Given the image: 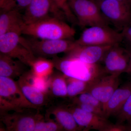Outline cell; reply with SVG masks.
Instances as JSON below:
<instances>
[{"mask_svg":"<svg viewBox=\"0 0 131 131\" xmlns=\"http://www.w3.org/2000/svg\"><path fill=\"white\" fill-rule=\"evenodd\" d=\"M75 33L74 28L63 20L56 17L34 24H25L21 28V34L40 39H71Z\"/></svg>","mask_w":131,"mask_h":131,"instance_id":"6da1fadb","label":"cell"},{"mask_svg":"<svg viewBox=\"0 0 131 131\" xmlns=\"http://www.w3.org/2000/svg\"><path fill=\"white\" fill-rule=\"evenodd\" d=\"M55 68L68 77L89 83L106 74L103 66L99 64L86 63L74 57L67 56L63 58H53Z\"/></svg>","mask_w":131,"mask_h":131,"instance_id":"7a4b0ae2","label":"cell"},{"mask_svg":"<svg viewBox=\"0 0 131 131\" xmlns=\"http://www.w3.org/2000/svg\"><path fill=\"white\" fill-rule=\"evenodd\" d=\"M37 109L24 96L17 81L0 76L1 114L10 112Z\"/></svg>","mask_w":131,"mask_h":131,"instance_id":"3957f363","label":"cell"},{"mask_svg":"<svg viewBox=\"0 0 131 131\" xmlns=\"http://www.w3.org/2000/svg\"><path fill=\"white\" fill-rule=\"evenodd\" d=\"M68 3L81 27L108 26L109 23L94 0H69Z\"/></svg>","mask_w":131,"mask_h":131,"instance_id":"277c9868","label":"cell"},{"mask_svg":"<svg viewBox=\"0 0 131 131\" xmlns=\"http://www.w3.org/2000/svg\"><path fill=\"white\" fill-rule=\"evenodd\" d=\"M21 35L9 32L0 36V53L18 59L30 68L37 57L26 45Z\"/></svg>","mask_w":131,"mask_h":131,"instance_id":"5b68a950","label":"cell"},{"mask_svg":"<svg viewBox=\"0 0 131 131\" xmlns=\"http://www.w3.org/2000/svg\"><path fill=\"white\" fill-rule=\"evenodd\" d=\"M124 39L122 32L109 26H95L85 28L75 42L77 46H114Z\"/></svg>","mask_w":131,"mask_h":131,"instance_id":"8992f818","label":"cell"},{"mask_svg":"<svg viewBox=\"0 0 131 131\" xmlns=\"http://www.w3.org/2000/svg\"><path fill=\"white\" fill-rule=\"evenodd\" d=\"M24 38L26 45L37 57L54 58L61 53L67 54L77 46L75 41L71 39L46 40Z\"/></svg>","mask_w":131,"mask_h":131,"instance_id":"52a82bcc","label":"cell"},{"mask_svg":"<svg viewBox=\"0 0 131 131\" xmlns=\"http://www.w3.org/2000/svg\"><path fill=\"white\" fill-rule=\"evenodd\" d=\"M95 2L109 24L122 31L131 26V5L114 0Z\"/></svg>","mask_w":131,"mask_h":131,"instance_id":"ba28073f","label":"cell"},{"mask_svg":"<svg viewBox=\"0 0 131 131\" xmlns=\"http://www.w3.org/2000/svg\"><path fill=\"white\" fill-rule=\"evenodd\" d=\"M51 17L63 20L66 18L64 13L52 0H32L23 14L24 22L27 25L37 23Z\"/></svg>","mask_w":131,"mask_h":131,"instance_id":"9c48e42d","label":"cell"},{"mask_svg":"<svg viewBox=\"0 0 131 131\" xmlns=\"http://www.w3.org/2000/svg\"><path fill=\"white\" fill-rule=\"evenodd\" d=\"M130 61L129 51L117 45L108 50L102 62L106 74L120 75L122 73H128Z\"/></svg>","mask_w":131,"mask_h":131,"instance_id":"30bf717a","label":"cell"},{"mask_svg":"<svg viewBox=\"0 0 131 131\" xmlns=\"http://www.w3.org/2000/svg\"><path fill=\"white\" fill-rule=\"evenodd\" d=\"M25 111L1 114V120L5 128L11 131H34L37 122L43 116L38 112L35 113Z\"/></svg>","mask_w":131,"mask_h":131,"instance_id":"8fae6325","label":"cell"},{"mask_svg":"<svg viewBox=\"0 0 131 131\" xmlns=\"http://www.w3.org/2000/svg\"><path fill=\"white\" fill-rule=\"evenodd\" d=\"M66 106L81 129L104 131L113 125L106 117L86 112L72 103Z\"/></svg>","mask_w":131,"mask_h":131,"instance_id":"7c38bea8","label":"cell"},{"mask_svg":"<svg viewBox=\"0 0 131 131\" xmlns=\"http://www.w3.org/2000/svg\"><path fill=\"white\" fill-rule=\"evenodd\" d=\"M119 77L105 74L90 83L88 92L100 101L103 107L119 86Z\"/></svg>","mask_w":131,"mask_h":131,"instance_id":"4fadbf2b","label":"cell"},{"mask_svg":"<svg viewBox=\"0 0 131 131\" xmlns=\"http://www.w3.org/2000/svg\"><path fill=\"white\" fill-rule=\"evenodd\" d=\"M113 46H77L67 56L78 59L90 64H97L102 62L107 52Z\"/></svg>","mask_w":131,"mask_h":131,"instance_id":"5bb4252c","label":"cell"},{"mask_svg":"<svg viewBox=\"0 0 131 131\" xmlns=\"http://www.w3.org/2000/svg\"><path fill=\"white\" fill-rule=\"evenodd\" d=\"M131 94V80L119 86L103 107L105 117L115 116Z\"/></svg>","mask_w":131,"mask_h":131,"instance_id":"9a60e30c","label":"cell"},{"mask_svg":"<svg viewBox=\"0 0 131 131\" xmlns=\"http://www.w3.org/2000/svg\"><path fill=\"white\" fill-rule=\"evenodd\" d=\"M28 67L18 59L0 53V76L19 78L30 70Z\"/></svg>","mask_w":131,"mask_h":131,"instance_id":"2e32d148","label":"cell"},{"mask_svg":"<svg viewBox=\"0 0 131 131\" xmlns=\"http://www.w3.org/2000/svg\"><path fill=\"white\" fill-rule=\"evenodd\" d=\"M24 24L23 14L18 10L12 9L2 12L0 16V36L9 32L21 34Z\"/></svg>","mask_w":131,"mask_h":131,"instance_id":"e0dca14e","label":"cell"},{"mask_svg":"<svg viewBox=\"0 0 131 131\" xmlns=\"http://www.w3.org/2000/svg\"><path fill=\"white\" fill-rule=\"evenodd\" d=\"M63 131H76L82 130L78 125L72 113L66 106H55L48 110Z\"/></svg>","mask_w":131,"mask_h":131,"instance_id":"ac0fdd59","label":"cell"},{"mask_svg":"<svg viewBox=\"0 0 131 131\" xmlns=\"http://www.w3.org/2000/svg\"><path fill=\"white\" fill-rule=\"evenodd\" d=\"M17 81L24 96L33 105L37 108L46 104L48 95L31 84L27 79L25 74L19 78Z\"/></svg>","mask_w":131,"mask_h":131,"instance_id":"d6986e66","label":"cell"},{"mask_svg":"<svg viewBox=\"0 0 131 131\" xmlns=\"http://www.w3.org/2000/svg\"><path fill=\"white\" fill-rule=\"evenodd\" d=\"M67 77L60 72L53 73L49 77V94L56 98L67 97Z\"/></svg>","mask_w":131,"mask_h":131,"instance_id":"ffe728a7","label":"cell"},{"mask_svg":"<svg viewBox=\"0 0 131 131\" xmlns=\"http://www.w3.org/2000/svg\"><path fill=\"white\" fill-rule=\"evenodd\" d=\"M55 68L52 60L45 58H36L30 67V69L34 75L38 76L49 77L54 73Z\"/></svg>","mask_w":131,"mask_h":131,"instance_id":"44dd1931","label":"cell"},{"mask_svg":"<svg viewBox=\"0 0 131 131\" xmlns=\"http://www.w3.org/2000/svg\"><path fill=\"white\" fill-rule=\"evenodd\" d=\"M67 97L72 98L88 92L90 83L78 79L67 77Z\"/></svg>","mask_w":131,"mask_h":131,"instance_id":"7402d4cb","label":"cell"},{"mask_svg":"<svg viewBox=\"0 0 131 131\" xmlns=\"http://www.w3.org/2000/svg\"><path fill=\"white\" fill-rule=\"evenodd\" d=\"M27 79L31 84L37 89L48 95L49 93V77H43L34 75L31 69L25 74Z\"/></svg>","mask_w":131,"mask_h":131,"instance_id":"603a6c76","label":"cell"},{"mask_svg":"<svg viewBox=\"0 0 131 131\" xmlns=\"http://www.w3.org/2000/svg\"><path fill=\"white\" fill-rule=\"evenodd\" d=\"M32 0H2L1 2L2 12L12 9H16L20 12L25 10Z\"/></svg>","mask_w":131,"mask_h":131,"instance_id":"cb8c5ba5","label":"cell"},{"mask_svg":"<svg viewBox=\"0 0 131 131\" xmlns=\"http://www.w3.org/2000/svg\"><path fill=\"white\" fill-rule=\"evenodd\" d=\"M73 104L82 103L96 107L103 110V105L96 98L89 92H86L72 98Z\"/></svg>","mask_w":131,"mask_h":131,"instance_id":"d4e9b609","label":"cell"},{"mask_svg":"<svg viewBox=\"0 0 131 131\" xmlns=\"http://www.w3.org/2000/svg\"><path fill=\"white\" fill-rule=\"evenodd\" d=\"M61 126L54 120L42 117L37 122L34 131H62Z\"/></svg>","mask_w":131,"mask_h":131,"instance_id":"484cf974","label":"cell"},{"mask_svg":"<svg viewBox=\"0 0 131 131\" xmlns=\"http://www.w3.org/2000/svg\"><path fill=\"white\" fill-rule=\"evenodd\" d=\"M115 116L118 125H121L131 120V94Z\"/></svg>","mask_w":131,"mask_h":131,"instance_id":"4316f807","label":"cell"},{"mask_svg":"<svg viewBox=\"0 0 131 131\" xmlns=\"http://www.w3.org/2000/svg\"><path fill=\"white\" fill-rule=\"evenodd\" d=\"M55 4L62 11L66 16V18L70 22L77 23V19L71 11L68 5V2L65 0H52Z\"/></svg>","mask_w":131,"mask_h":131,"instance_id":"83f0119b","label":"cell"},{"mask_svg":"<svg viewBox=\"0 0 131 131\" xmlns=\"http://www.w3.org/2000/svg\"><path fill=\"white\" fill-rule=\"evenodd\" d=\"M72 104H73V103H72ZM73 104L75 106H77L78 107L80 108L82 110H84L86 112L99 115H100L101 116L106 117H105L103 110L102 109H101V108L96 107L94 106L90 105L82 104V103Z\"/></svg>","mask_w":131,"mask_h":131,"instance_id":"f1b7e54d","label":"cell"},{"mask_svg":"<svg viewBox=\"0 0 131 131\" xmlns=\"http://www.w3.org/2000/svg\"><path fill=\"white\" fill-rule=\"evenodd\" d=\"M124 39H125L127 41L131 40V26L127 27L122 31Z\"/></svg>","mask_w":131,"mask_h":131,"instance_id":"f546056e","label":"cell"},{"mask_svg":"<svg viewBox=\"0 0 131 131\" xmlns=\"http://www.w3.org/2000/svg\"><path fill=\"white\" fill-rule=\"evenodd\" d=\"M104 131H126L124 126L121 125H114L110 126Z\"/></svg>","mask_w":131,"mask_h":131,"instance_id":"4dcf8cb0","label":"cell"},{"mask_svg":"<svg viewBox=\"0 0 131 131\" xmlns=\"http://www.w3.org/2000/svg\"><path fill=\"white\" fill-rule=\"evenodd\" d=\"M124 127L126 131H131V120L127 122L126 125Z\"/></svg>","mask_w":131,"mask_h":131,"instance_id":"1f68e13d","label":"cell"},{"mask_svg":"<svg viewBox=\"0 0 131 131\" xmlns=\"http://www.w3.org/2000/svg\"><path fill=\"white\" fill-rule=\"evenodd\" d=\"M95 1H107V0H94ZM114 1H118L126 3H128L131 5V0H114Z\"/></svg>","mask_w":131,"mask_h":131,"instance_id":"d6a6232c","label":"cell"},{"mask_svg":"<svg viewBox=\"0 0 131 131\" xmlns=\"http://www.w3.org/2000/svg\"><path fill=\"white\" fill-rule=\"evenodd\" d=\"M0 131H11L7 130V129H6L5 127H1L0 128Z\"/></svg>","mask_w":131,"mask_h":131,"instance_id":"836d02e7","label":"cell"},{"mask_svg":"<svg viewBox=\"0 0 131 131\" xmlns=\"http://www.w3.org/2000/svg\"><path fill=\"white\" fill-rule=\"evenodd\" d=\"M130 52V55L131 57V61H130V69H129V72H128V74H131V50L129 51Z\"/></svg>","mask_w":131,"mask_h":131,"instance_id":"e575fe53","label":"cell"},{"mask_svg":"<svg viewBox=\"0 0 131 131\" xmlns=\"http://www.w3.org/2000/svg\"><path fill=\"white\" fill-rule=\"evenodd\" d=\"M90 130L87 129H83L82 130H80L76 131H89Z\"/></svg>","mask_w":131,"mask_h":131,"instance_id":"d590c367","label":"cell"},{"mask_svg":"<svg viewBox=\"0 0 131 131\" xmlns=\"http://www.w3.org/2000/svg\"><path fill=\"white\" fill-rule=\"evenodd\" d=\"M128 42H129V43H130V44L131 45V40H129V41H128Z\"/></svg>","mask_w":131,"mask_h":131,"instance_id":"8d00e7d4","label":"cell"},{"mask_svg":"<svg viewBox=\"0 0 131 131\" xmlns=\"http://www.w3.org/2000/svg\"><path fill=\"white\" fill-rule=\"evenodd\" d=\"M69 1V0H65L66 1V2H68Z\"/></svg>","mask_w":131,"mask_h":131,"instance_id":"74e56055","label":"cell"}]
</instances>
